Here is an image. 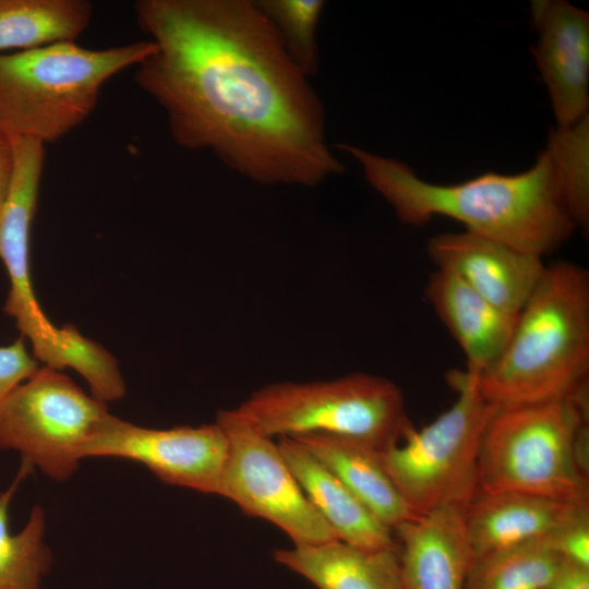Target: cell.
I'll return each mask as SVG.
<instances>
[{
	"mask_svg": "<svg viewBox=\"0 0 589 589\" xmlns=\"http://www.w3.org/2000/svg\"><path fill=\"white\" fill-rule=\"evenodd\" d=\"M155 49L135 82L173 141L265 185L314 188L344 166L323 104L254 0H139Z\"/></svg>",
	"mask_w": 589,
	"mask_h": 589,
	"instance_id": "1",
	"label": "cell"
},
{
	"mask_svg": "<svg viewBox=\"0 0 589 589\" xmlns=\"http://www.w3.org/2000/svg\"><path fill=\"white\" fill-rule=\"evenodd\" d=\"M336 147L359 161L365 180L402 224L423 226L433 216H446L470 233L542 257L558 250L578 228L546 151L524 172H485L444 185L420 179L395 158L351 144Z\"/></svg>",
	"mask_w": 589,
	"mask_h": 589,
	"instance_id": "2",
	"label": "cell"
},
{
	"mask_svg": "<svg viewBox=\"0 0 589 589\" xmlns=\"http://www.w3.org/2000/svg\"><path fill=\"white\" fill-rule=\"evenodd\" d=\"M589 375V274L560 261L546 265L518 313L497 361L477 376L481 395L497 407L587 394Z\"/></svg>",
	"mask_w": 589,
	"mask_h": 589,
	"instance_id": "3",
	"label": "cell"
},
{
	"mask_svg": "<svg viewBox=\"0 0 589 589\" xmlns=\"http://www.w3.org/2000/svg\"><path fill=\"white\" fill-rule=\"evenodd\" d=\"M154 49L149 39L100 49L59 41L0 55V129L59 141L89 117L107 81Z\"/></svg>",
	"mask_w": 589,
	"mask_h": 589,
	"instance_id": "4",
	"label": "cell"
},
{
	"mask_svg": "<svg viewBox=\"0 0 589 589\" xmlns=\"http://www.w3.org/2000/svg\"><path fill=\"white\" fill-rule=\"evenodd\" d=\"M587 394L497 407L482 436L479 491L589 504Z\"/></svg>",
	"mask_w": 589,
	"mask_h": 589,
	"instance_id": "5",
	"label": "cell"
},
{
	"mask_svg": "<svg viewBox=\"0 0 589 589\" xmlns=\"http://www.w3.org/2000/svg\"><path fill=\"white\" fill-rule=\"evenodd\" d=\"M454 404L420 430L410 423L382 448V462L396 489L418 515L457 505L479 492V454L485 428L497 409L480 393L477 376L452 371Z\"/></svg>",
	"mask_w": 589,
	"mask_h": 589,
	"instance_id": "6",
	"label": "cell"
},
{
	"mask_svg": "<svg viewBox=\"0 0 589 589\" xmlns=\"http://www.w3.org/2000/svg\"><path fill=\"white\" fill-rule=\"evenodd\" d=\"M236 409L268 437L328 433L378 450L410 422L400 388L368 373L313 382H279L253 392Z\"/></svg>",
	"mask_w": 589,
	"mask_h": 589,
	"instance_id": "7",
	"label": "cell"
},
{
	"mask_svg": "<svg viewBox=\"0 0 589 589\" xmlns=\"http://www.w3.org/2000/svg\"><path fill=\"white\" fill-rule=\"evenodd\" d=\"M12 143L13 177L0 215V259L10 281L3 310L15 320L21 336L29 340L36 360L56 370L71 368L86 375L98 363V344L72 325H53L40 308L32 283L31 228L44 171L45 145L26 137H12Z\"/></svg>",
	"mask_w": 589,
	"mask_h": 589,
	"instance_id": "8",
	"label": "cell"
},
{
	"mask_svg": "<svg viewBox=\"0 0 589 589\" xmlns=\"http://www.w3.org/2000/svg\"><path fill=\"white\" fill-rule=\"evenodd\" d=\"M108 414L106 402L45 365L0 402V449L15 450L46 477L67 481Z\"/></svg>",
	"mask_w": 589,
	"mask_h": 589,
	"instance_id": "9",
	"label": "cell"
},
{
	"mask_svg": "<svg viewBox=\"0 0 589 589\" xmlns=\"http://www.w3.org/2000/svg\"><path fill=\"white\" fill-rule=\"evenodd\" d=\"M216 422L228 440L217 495L236 503L245 514L276 525L293 545L338 539L304 494L272 437L236 408L220 410Z\"/></svg>",
	"mask_w": 589,
	"mask_h": 589,
	"instance_id": "10",
	"label": "cell"
},
{
	"mask_svg": "<svg viewBox=\"0 0 589 589\" xmlns=\"http://www.w3.org/2000/svg\"><path fill=\"white\" fill-rule=\"evenodd\" d=\"M227 453L228 440L217 422L151 429L109 413L81 457L135 461L165 483L217 495Z\"/></svg>",
	"mask_w": 589,
	"mask_h": 589,
	"instance_id": "11",
	"label": "cell"
},
{
	"mask_svg": "<svg viewBox=\"0 0 589 589\" xmlns=\"http://www.w3.org/2000/svg\"><path fill=\"white\" fill-rule=\"evenodd\" d=\"M426 252L436 268L454 273L496 308L517 315L542 278L543 257L470 233L431 238Z\"/></svg>",
	"mask_w": 589,
	"mask_h": 589,
	"instance_id": "12",
	"label": "cell"
},
{
	"mask_svg": "<svg viewBox=\"0 0 589 589\" xmlns=\"http://www.w3.org/2000/svg\"><path fill=\"white\" fill-rule=\"evenodd\" d=\"M539 39L531 49L546 85L557 124L588 115L589 14L563 0L532 1Z\"/></svg>",
	"mask_w": 589,
	"mask_h": 589,
	"instance_id": "13",
	"label": "cell"
},
{
	"mask_svg": "<svg viewBox=\"0 0 589 589\" xmlns=\"http://www.w3.org/2000/svg\"><path fill=\"white\" fill-rule=\"evenodd\" d=\"M464 512L462 506H443L394 529L405 589H466L474 555Z\"/></svg>",
	"mask_w": 589,
	"mask_h": 589,
	"instance_id": "14",
	"label": "cell"
},
{
	"mask_svg": "<svg viewBox=\"0 0 589 589\" xmlns=\"http://www.w3.org/2000/svg\"><path fill=\"white\" fill-rule=\"evenodd\" d=\"M466 533L474 557L554 534L589 516L576 504L519 492H482L465 507Z\"/></svg>",
	"mask_w": 589,
	"mask_h": 589,
	"instance_id": "15",
	"label": "cell"
},
{
	"mask_svg": "<svg viewBox=\"0 0 589 589\" xmlns=\"http://www.w3.org/2000/svg\"><path fill=\"white\" fill-rule=\"evenodd\" d=\"M424 294L465 353L466 371L479 376L491 368L507 346L518 314L496 308L445 269L430 275Z\"/></svg>",
	"mask_w": 589,
	"mask_h": 589,
	"instance_id": "16",
	"label": "cell"
},
{
	"mask_svg": "<svg viewBox=\"0 0 589 589\" xmlns=\"http://www.w3.org/2000/svg\"><path fill=\"white\" fill-rule=\"evenodd\" d=\"M277 445L304 494L339 540L368 551L398 548L393 530L303 445L288 436L279 437Z\"/></svg>",
	"mask_w": 589,
	"mask_h": 589,
	"instance_id": "17",
	"label": "cell"
},
{
	"mask_svg": "<svg viewBox=\"0 0 589 589\" xmlns=\"http://www.w3.org/2000/svg\"><path fill=\"white\" fill-rule=\"evenodd\" d=\"M291 437L303 445L389 529L394 530L418 516L386 472L378 449L351 437L328 433Z\"/></svg>",
	"mask_w": 589,
	"mask_h": 589,
	"instance_id": "18",
	"label": "cell"
},
{
	"mask_svg": "<svg viewBox=\"0 0 589 589\" xmlns=\"http://www.w3.org/2000/svg\"><path fill=\"white\" fill-rule=\"evenodd\" d=\"M274 558L317 589H405L398 548L368 551L337 539L277 549Z\"/></svg>",
	"mask_w": 589,
	"mask_h": 589,
	"instance_id": "19",
	"label": "cell"
},
{
	"mask_svg": "<svg viewBox=\"0 0 589 589\" xmlns=\"http://www.w3.org/2000/svg\"><path fill=\"white\" fill-rule=\"evenodd\" d=\"M92 15L86 0H0V55L75 41Z\"/></svg>",
	"mask_w": 589,
	"mask_h": 589,
	"instance_id": "20",
	"label": "cell"
},
{
	"mask_svg": "<svg viewBox=\"0 0 589 589\" xmlns=\"http://www.w3.org/2000/svg\"><path fill=\"white\" fill-rule=\"evenodd\" d=\"M33 469L22 459L12 483L0 491V589H41L51 566L52 554L44 540L46 514L40 505L32 508L20 531L12 533L9 529L10 504Z\"/></svg>",
	"mask_w": 589,
	"mask_h": 589,
	"instance_id": "21",
	"label": "cell"
},
{
	"mask_svg": "<svg viewBox=\"0 0 589 589\" xmlns=\"http://www.w3.org/2000/svg\"><path fill=\"white\" fill-rule=\"evenodd\" d=\"M550 537L474 557L466 589H546L563 562Z\"/></svg>",
	"mask_w": 589,
	"mask_h": 589,
	"instance_id": "22",
	"label": "cell"
},
{
	"mask_svg": "<svg viewBox=\"0 0 589 589\" xmlns=\"http://www.w3.org/2000/svg\"><path fill=\"white\" fill-rule=\"evenodd\" d=\"M549 154L569 212L577 225L589 224V116L575 123L552 127L549 131Z\"/></svg>",
	"mask_w": 589,
	"mask_h": 589,
	"instance_id": "23",
	"label": "cell"
},
{
	"mask_svg": "<svg viewBox=\"0 0 589 589\" xmlns=\"http://www.w3.org/2000/svg\"><path fill=\"white\" fill-rule=\"evenodd\" d=\"M272 22L284 48L296 67L306 76L320 69L316 28L323 13V0H254Z\"/></svg>",
	"mask_w": 589,
	"mask_h": 589,
	"instance_id": "24",
	"label": "cell"
},
{
	"mask_svg": "<svg viewBox=\"0 0 589 589\" xmlns=\"http://www.w3.org/2000/svg\"><path fill=\"white\" fill-rule=\"evenodd\" d=\"M25 340L20 336L12 344L0 346V402L39 368L37 360L28 352Z\"/></svg>",
	"mask_w": 589,
	"mask_h": 589,
	"instance_id": "25",
	"label": "cell"
},
{
	"mask_svg": "<svg viewBox=\"0 0 589 589\" xmlns=\"http://www.w3.org/2000/svg\"><path fill=\"white\" fill-rule=\"evenodd\" d=\"M550 538L562 558L589 568V516L568 524Z\"/></svg>",
	"mask_w": 589,
	"mask_h": 589,
	"instance_id": "26",
	"label": "cell"
},
{
	"mask_svg": "<svg viewBox=\"0 0 589 589\" xmlns=\"http://www.w3.org/2000/svg\"><path fill=\"white\" fill-rule=\"evenodd\" d=\"M546 589H589V568L563 558Z\"/></svg>",
	"mask_w": 589,
	"mask_h": 589,
	"instance_id": "27",
	"label": "cell"
},
{
	"mask_svg": "<svg viewBox=\"0 0 589 589\" xmlns=\"http://www.w3.org/2000/svg\"><path fill=\"white\" fill-rule=\"evenodd\" d=\"M14 169L12 139L0 129V215L7 202Z\"/></svg>",
	"mask_w": 589,
	"mask_h": 589,
	"instance_id": "28",
	"label": "cell"
}]
</instances>
